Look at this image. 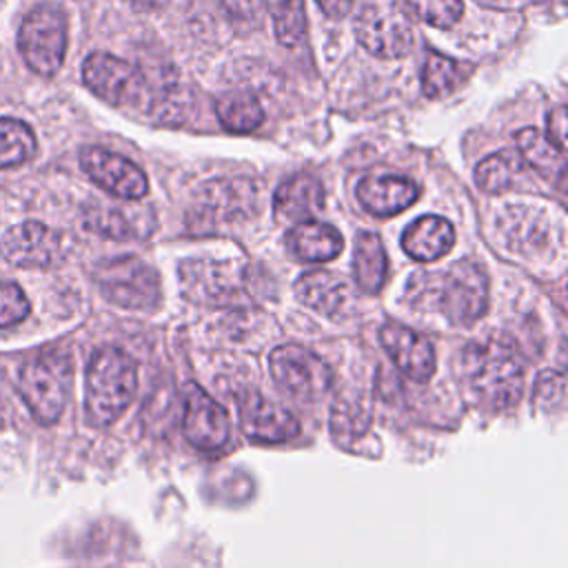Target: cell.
Returning <instances> with one entry per match:
<instances>
[{"instance_id": "obj_1", "label": "cell", "mask_w": 568, "mask_h": 568, "mask_svg": "<svg viewBox=\"0 0 568 568\" xmlns=\"http://www.w3.org/2000/svg\"><path fill=\"white\" fill-rule=\"evenodd\" d=\"M526 364L517 346L504 337L473 342L462 353V377L475 399L488 408H508L524 390Z\"/></svg>"}, {"instance_id": "obj_2", "label": "cell", "mask_w": 568, "mask_h": 568, "mask_svg": "<svg viewBox=\"0 0 568 568\" xmlns=\"http://www.w3.org/2000/svg\"><path fill=\"white\" fill-rule=\"evenodd\" d=\"M138 388V366L129 353L104 346L87 368V415L95 426H111L129 408Z\"/></svg>"}, {"instance_id": "obj_3", "label": "cell", "mask_w": 568, "mask_h": 568, "mask_svg": "<svg viewBox=\"0 0 568 568\" xmlns=\"http://www.w3.org/2000/svg\"><path fill=\"white\" fill-rule=\"evenodd\" d=\"M428 302L457 326H470L488 306V277L473 260H457L439 273H426Z\"/></svg>"}, {"instance_id": "obj_4", "label": "cell", "mask_w": 568, "mask_h": 568, "mask_svg": "<svg viewBox=\"0 0 568 568\" xmlns=\"http://www.w3.org/2000/svg\"><path fill=\"white\" fill-rule=\"evenodd\" d=\"M73 379L71 357L62 351H47L20 368V395L31 415L49 426L55 424L67 406Z\"/></svg>"}, {"instance_id": "obj_5", "label": "cell", "mask_w": 568, "mask_h": 568, "mask_svg": "<svg viewBox=\"0 0 568 568\" xmlns=\"http://www.w3.org/2000/svg\"><path fill=\"white\" fill-rule=\"evenodd\" d=\"M93 280L100 293L118 306L142 311L160 304L158 273L138 255H118L98 262Z\"/></svg>"}, {"instance_id": "obj_6", "label": "cell", "mask_w": 568, "mask_h": 568, "mask_svg": "<svg viewBox=\"0 0 568 568\" xmlns=\"http://www.w3.org/2000/svg\"><path fill=\"white\" fill-rule=\"evenodd\" d=\"M18 49L29 69H33L38 75H55L67 53L64 11L53 2L31 9L18 31Z\"/></svg>"}, {"instance_id": "obj_7", "label": "cell", "mask_w": 568, "mask_h": 568, "mask_svg": "<svg viewBox=\"0 0 568 568\" xmlns=\"http://www.w3.org/2000/svg\"><path fill=\"white\" fill-rule=\"evenodd\" d=\"M355 38L382 60L404 58L413 49V24L399 0H366L355 18Z\"/></svg>"}, {"instance_id": "obj_8", "label": "cell", "mask_w": 568, "mask_h": 568, "mask_svg": "<svg viewBox=\"0 0 568 568\" xmlns=\"http://www.w3.org/2000/svg\"><path fill=\"white\" fill-rule=\"evenodd\" d=\"M82 80L91 93L113 106L142 104L146 89V80L138 67L104 51H95L84 60Z\"/></svg>"}, {"instance_id": "obj_9", "label": "cell", "mask_w": 568, "mask_h": 568, "mask_svg": "<svg viewBox=\"0 0 568 568\" xmlns=\"http://www.w3.org/2000/svg\"><path fill=\"white\" fill-rule=\"evenodd\" d=\"M260 209L257 182L246 178L213 180L195 197V222H204L211 229L248 220Z\"/></svg>"}, {"instance_id": "obj_10", "label": "cell", "mask_w": 568, "mask_h": 568, "mask_svg": "<svg viewBox=\"0 0 568 568\" xmlns=\"http://www.w3.org/2000/svg\"><path fill=\"white\" fill-rule=\"evenodd\" d=\"M268 366L273 379L300 399H315L333 384V373L326 362L297 344L277 346L268 357Z\"/></svg>"}, {"instance_id": "obj_11", "label": "cell", "mask_w": 568, "mask_h": 568, "mask_svg": "<svg viewBox=\"0 0 568 568\" xmlns=\"http://www.w3.org/2000/svg\"><path fill=\"white\" fill-rule=\"evenodd\" d=\"M80 166L100 189L120 200L135 202L146 195L149 180L144 171L124 155L102 146H84L80 151Z\"/></svg>"}, {"instance_id": "obj_12", "label": "cell", "mask_w": 568, "mask_h": 568, "mask_svg": "<svg viewBox=\"0 0 568 568\" xmlns=\"http://www.w3.org/2000/svg\"><path fill=\"white\" fill-rule=\"evenodd\" d=\"M0 255L20 268H47L62 257V237L42 222L29 220L2 235Z\"/></svg>"}, {"instance_id": "obj_13", "label": "cell", "mask_w": 568, "mask_h": 568, "mask_svg": "<svg viewBox=\"0 0 568 568\" xmlns=\"http://www.w3.org/2000/svg\"><path fill=\"white\" fill-rule=\"evenodd\" d=\"M184 435L200 450H217L229 439L224 408L193 382L184 386Z\"/></svg>"}, {"instance_id": "obj_14", "label": "cell", "mask_w": 568, "mask_h": 568, "mask_svg": "<svg viewBox=\"0 0 568 568\" xmlns=\"http://www.w3.org/2000/svg\"><path fill=\"white\" fill-rule=\"evenodd\" d=\"M379 342L395 366L413 382H428L435 373L437 359L433 344L417 331L388 322L379 331Z\"/></svg>"}, {"instance_id": "obj_15", "label": "cell", "mask_w": 568, "mask_h": 568, "mask_svg": "<svg viewBox=\"0 0 568 568\" xmlns=\"http://www.w3.org/2000/svg\"><path fill=\"white\" fill-rule=\"evenodd\" d=\"M240 417L244 433L255 442L277 444L300 433V422L271 399L248 390L240 399Z\"/></svg>"}, {"instance_id": "obj_16", "label": "cell", "mask_w": 568, "mask_h": 568, "mask_svg": "<svg viewBox=\"0 0 568 568\" xmlns=\"http://www.w3.org/2000/svg\"><path fill=\"white\" fill-rule=\"evenodd\" d=\"M324 186L311 173H295L284 180L273 195V215L277 222L300 224L324 209Z\"/></svg>"}, {"instance_id": "obj_17", "label": "cell", "mask_w": 568, "mask_h": 568, "mask_svg": "<svg viewBox=\"0 0 568 568\" xmlns=\"http://www.w3.org/2000/svg\"><path fill=\"white\" fill-rule=\"evenodd\" d=\"M355 193L371 215L390 217L419 197V186L402 175H366L359 180Z\"/></svg>"}, {"instance_id": "obj_18", "label": "cell", "mask_w": 568, "mask_h": 568, "mask_svg": "<svg viewBox=\"0 0 568 568\" xmlns=\"http://www.w3.org/2000/svg\"><path fill=\"white\" fill-rule=\"evenodd\" d=\"M295 295L308 308L333 320L348 313L355 302L348 282L331 271H308L297 277Z\"/></svg>"}, {"instance_id": "obj_19", "label": "cell", "mask_w": 568, "mask_h": 568, "mask_svg": "<svg viewBox=\"0 0 568 568\" xmlns=\"http://www.w3.org/2000/svg\"><path fill=\"white\" fill-rule=\"evenodd\" d=\"M455 244V229L446 217L424 215L402 233V248L419 262L444 257Z\"/></svg>"}, {"instance_id": "obj_20", "label": "cell", "mask_w": 568, "mask_h": 568, "mask_svg": "<svg viewBox=\"0 0 568 568\" xmlns=\"http://www.w3.org/2000/svg\"><path fill=\"white\" fill-rule=\"evenodd\" d=\"M87 229L98 235L113 240L146 237L155 229V217L151 209H106L91 206L87 211Z\"/></svg>"}, {"instance_id": "obj_21", "label": "cell", "mask_w": 568, "mask_h": 568, "mask_svg": "<svg viewBox=\"0 0 568 568\" xmlns=\"http://www.w3.org/2000/svg\"><path fill=\"white\" fill-rule=\"evenodd\" d=\"M286 246L302 262H328L342 253L344 240L335 226L306 220L291 229Z\"/></svg>"}, {"instance_id": "obj_22", "label": "cell", "mask_w": 568, "mask_h": 568, "mask_svg": "<svg viewBox=\"0 0 568 568\" xmlns=\"http://www.w3.org/2000/svg\"><path fill=\"white\" fill-rule=\"evenodd\" d=\"M388 275L386 248L377 233H359L353 251V280L364 293H379Z\"/></svg>"}, {"instance_id": "obj_23", "label": "cell", "mask_w": 568, "mask_h": 568, "mask_svg": "<svg viewBox=\"0 0 568 568\" xmlns=\"http://www.w3.org/2000/svg\"><path fill=\"white\" fill-rule=\"evenodd\" d=\"M515 144L519 149V155L526 164L537 169L544 175H564L566 173V158L564 151L552 144L546 133L524 126L515 133Z\"/></svg>"}, {"instance_id": "obj_24", "label": "cell", "mask_w": 568, "mask_h": 568, "mask_svg": "<svg viewBox=\"0 0 568 568\" xmlns=\"http://www.w3.org/2000/svg\"><path fill=\"white\" fill-rule=\"evenodd\" d=\"M526 162L515 149H501L484 158L475 169V182L488 193H501L524 173Z\"/></svg>"}, {"instance_id": "obj_25", "label": "cell", "mask_w": 568, "mask_h": 568, "mask_svg": "<svg viewBox=\"0 0 568 568\" xmlns=\"http://www.w3.org/2000/svg\"><path fill=\"white\" fill-rule=\"evenodd\" d=\"M215 115H217L220 124L231 133L255 131L264 120L262 104L251 93H224V95H220L215 100Z\"/></svg>"}, {"instance_id": "obj_26", "label": "cell", "mask_w": 568, "mask_h": 568, "mask_svg": "<svg viewBox=\"0 0 568 568\" xmlns=\"http://www.w3.org/2000/svg\"><path fill=\"white\" fill-rule=\"evenodd\" d=\"M36 155L33 131L16 118H0V169H16Z\"/></svg>"}, {"instance_id": "obj_27", "label": "cell", "mask_w": 568, "mask_h": 568, "mask_svg": "<svg viewBox=\"0 0 568 568\" xmlns=\"http://www.w3.org/2000/svg\"><path fill=\"white\" fill-rule=\"evenodd\" d=\"M462 82V67L437 51H428L422 69V91L428 98H442L455 91Z\"/></svg>"}, {"instance_id": "obj_28", "label": "cell", "mask_w": 568, "mask_h": 568, "mask_svg": "<svg viewBox=\"0 0 568 568\" xmlns=\"http://www.w3.org/2000/svg\"><path fill=\"white\" fill-rule=\"evenodd\" d=\"M273 27L280 44L297 47L306 36L304 0H280L273 11Z\"/></svg>"}, {"instance_id": "obj_29", "label": "cell", "mask_w": 568, "mask_h": 568, "mask_svg": "<svg viewBox=\"0 0 568 568\" xmlns=\"http://www.w3.org/2000/svg\"><path fill=\"white\" fill-rule=\"evenodd\" d=\"M408 7L417 18L424 22L437 27V29H450L457 24V20L464 13L462 0H406Z\"/></svg>"}, {"instance_id": "obj_30", "label": "cell", "mask_w": 568, "mask_h": 568, "mask_svg": "<svg viewBox=\"0 0 568 568\" xmlns=\"http://www.w3.org/2000/svg\"><path fill=\"white\" fill-rule=\"evenodd\" d=\"M29 315V300L18 284L0 282V328L20 324Z\"/></svg>"}, {"instance_id": "obj_31", "label": "cell", "mask_w": 568, "mask_h": 568, "mask_svg": "<svg viewBox=\"0 0 568 568\" xmlns=\"http://www.w3.org/2000/svg\"><path fill=\"white\" fill-rule=\"evenodd\" d=\"M226 16L240 27H257L266 13V0H222Z\"/></svg>"}, {"instance_id": "obj_32", "label": "cell", "mask_w": 568, "mask_h": 568, "mask_svg": "<svg viewBox=\"0 0 568 568\" xmlns=\"http://www.w3.org/2000/svg\"><path fill=\"white\" fill-rule=\"evenodd\" d=\"M566 115H564V106H559L550 118H548V133L546 138L557 144L564 151V142H566Z\"/></svg>"}, {"instance_id": "obj_33", "label": "cell", "mask_w": 568, "mask_h": 568, "mask_svg": "<svg viewBox=\"0 0 568 568\" xmlns=\"http://www.w3.org/2000/svg\"><path fill=\"white\" fill-rule=\"evenodd\" d=\"M355 0H317L320 9L328 16V18H344L351 9H353Z\"/></svg>"}, {"instance_id": "obj_34", "label": "cell", "mask_w": 568, "mask_h": 568, "mask_svg": "<svg viewBox=\"0 0 568 568\" xmlns=\"http://www.w3.org/2000/svg\"><path fill=\"white\" fill-rule=\"evenodd\" d=\"M131 2L140 11H158V9H164L169 0H131Z\"/></svg>"}]
</instances>
